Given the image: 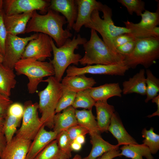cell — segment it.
I'll return each instance as SVG.
<instances>
[{
  "mask_svg": "<svg viewBox=\"0 0 159 159\" xmlns=\"http://www.w3.org/2000/svg\"><path fill=\"white\" fill-rule=\"evenodd\" d=\"M67 23L64 16L52 10L49 9L43 15L34 11L28 23L25 33L34 32L46 34L53 39L56 46L59 47L72 36L70 31L63 28Z\"/></svg>",
  "mask_w": 159,
  "mask_h": 159,
  "instance_id": "obj_1",
  "label": "cell"
},
{
  "mask_svg": "<svg viewBox=\"0 0 159 159\" xmlns=\"http://www.w3.org/2000/svg\"><path fill=\"white\" fill-rule=\"evenodd\" d=\"M90 32V40L83 45L85 54L79 61L81 64L109 65L124 62L125 57L111 51L99 37L97 32L91 29Z\"/></svg>",
  "mask_w": 159,
  "mask_h": 159,
  "instance_id": "obj_2",
  "label": "cell"
},
{
  "mask_svg": "<svg viewBox=\"0 0 159 159\" xmlns=\"http://www.w3.org/2000/svg\"><path fill=\"white\" fill-rule=\"evenodd\" d=\"M87 41V39L82 37L78 34L74 36L72 39H67L62 46L58 47L52 39L51 43L53 54L52 60L49 62L53 67L55 77L59 82L62 80V77L67 68L71 64L78 65L82 56L79 54L74 53L78 49L79 45H83Z\"/></svg>",
  "mask_w": 159,
  "mask_h": 159,
  "instance_id": "obj_3",
  "label": "cell"
},
{
  "mask_svg": "<svg viewBox=\"0 0 159 159\" xmlns=\"http://www.w3.org/2000/svg\"><path fill=\"white\" fill-rule=\"evenodd\" d=\"M100 11L103 13V19L100 18L99 11L95 10L91 14L90 21L84 26L98 32L102 37L103 42L111 51L120 54L115 47L113 40L118 35L129 33L130 31L125 27L115 25L112 19V9L107 5H103Z\"/></svg>",
  "mask_w": 159,
  "mask_h": 159,
  "instance_id": "obj_4",
  "label": "cell"
},
{
  "mask_svg": "<svg viewBox=\"0 0 159 159\" xmlns=\"http://www.w3.org/2000/svg\"><path fill=\"white\" fill-rule=\"evenodd\" d=\"M42 82H47V85L38 92V110L41 114L40 118L44 125L52 129L54 127L55 110L62 95V85L53 76Z\"/></svg>",
  "mask_w": 159,
  "mask_h": 159,
  "instance_id": "obj_5",
  "label": "cell"
},
{
  "mask_svg": "<svg viewBox=\"0 0 159 159\" xmlns=\"http://www.w3.org/2000/svg\"><path fill=\"white\" fill-rule=\"evenodd\" d=\"M14 69L18 75L28 78L27 90L29 93H35L44 77L54 75V69L50 62L39 61L32 58H21L15 64Z\"/></svg>",
  "mask_w": 159,
  "mask_h": 159,
  "instance_id": "obj_6",
  "label": "cell"
},
{
  "mask_svg": "<svg viewBox=\"0 0 159 159\" xmlns=\"http://www.w3.org/2000/svg\"><path fill=\"white\" fill-rule=\"evenodd\" d=\"M159 58V38L138 39L135 48L125 57L124 62L128 68L134 69L138 65L148 68Z\"/></svg>",
  "mask_w": 159,
  "mask_h": 159,
  "instance_id": "obj_7",
  "label": "cell"
},
{
  "mask_svg": "<svg viewBox=\"0 0 159 159\" xmlns=\"http://www.w3.org/2000/svg\"><path fill=\"white\" fill-rule=\"evenodd\" d=\"M24 106L22 124L15 136L32 141L44 125L38 116V103L28 101Z\"/></svg>",
  "mask_w": 159,
  "mask_h": 159,
  "instance_id": "obj_8",
  "label": "cell"
},
{
  "mask_svg": "<svg viewBox=\"0 0 159 159\" xmlns=\"http://www.w3.org/2000/svg\"><path fill=\"white\" fill-rule=\"evenodd\" d=\"M159 4L156 11L152 12L145 10L140 16L138 23L135 24L127 20L124 21L125 27L130 32L127 34L134 39H138L149 37H155L153 28L159 24Z\"/></svg>",
  "mask_w": 159,
  "mask_h": 159,
  "instance_id": "obj_9",
  "label": "cell"
},
{
  "mask_svg": "<svg viewBox=\"0 0 159 159\" xmlns=\"http://www.w3.org/2000/svg\"><path fill=\"white\" fill-rule=\"evenodd\" d=\"M38 33L25 37H21L7 33L5 43V54L2 64L14 69L15 64L21 59L25 48L28 42L36 38Z\"/></svg>",
  "mask_w": 159,
  "mask_h": 159,
  "instance_id": "obj_10",
  "label": "cell"
},
{
  "mask_svg": "<svg viewBox=\"0 0 159 159\" xmlns=\"http://www.w3.org/2000/svg\"><path fill=\"white\" fill-rule=\"evenodd\" d=\"M129 68L124 62L113 64H95L78 67L69 66L67 69V77H71L85 74L123 76Z\"/></svg>",
  "mask_w": 159,
  "mask_h": 159,
  "instance_id": "obj_11",
  "label": "cell"
},
{
  "mask_svg": "<svg viewBox=\"0 0 159 159\" xmlns=\"http://www.w3.org/2000/svg\"><path fill=\"white\" fill-rule=\"evenodd\" d=\"M52 39L46 34L39 33L36 38L27 44L21 59L32 58L43 61L47 58L51 57V52H52Z\"/></svg>",
  "mask_w": 159,
  "mask_h": 159,
  "instance_id": "obj_12",
  "label": "cell"
},
{
  "mask_svg": "<svg viewBox=\"0 0 159 159\" xmlns=\"http://www.w3.org/2000/svg\"><path fill=\"white\" fill-rule=\"evenodd\" d=\"M50 1L44 0H6L4 1L5 14L10 15L33 11L37 10L47 13Z\"/></svg>",
  "mask_w": 159,
  "mask_h": 159,
  "instance_id": "obj_13",
  "label": "cell"
},
{
  "mask_svg": "<svg viewBox=\"0 0 159 159\" xmlns=\"http://www.w3.org/2000/svg\"><path fill=\"white\" fill-rule=\"evenodd\" d=\"M24 112V106L18 102L12 103L8 108L4 118L3 129L7 143L13 138L22 118Z\"/></svg>",
  "mask_w": 159,
  "mask_h": 159,
  "instance_id": "obj_14",
  "label": "cell"
},
{
  "mask_svg": "<svg viewBox=\"0 0 159 159\" xmlns=\"http://www.w3.org/2000/svg\"><path fill=\"white\" fill-rule=\"evenodd\" d=\"M77 6L76 20L72 29L79 32L82 28L90 21L91 14L95 10L100 11L103 4L95 0H76Z\"/></svg>",
  "mask_w": 159,
  "mask_h": 159,
  "instance_id": "obj_15",
  "label": "cell"
},
{
  "mask_svg": "<svg viewBox=\"0 0 159 159\" xmlns=\"http://www.w3.org/2000/svg\"><path fill=\"white\" fill-rule=\"evenodd\" d=\"M49 9L61 13L67 20V29L70 31L72 29L77 15V6L75 0H51Z\"/></svg>",
  "mask_w": 159,
  "mask_h": 159,
  "instance_id": "obj_16",
  "label": "cell"
},
{
  "mask_svg": "<svg viewBox=\"0 0 159 159\" xmlns=\"http://www.w3.org/2000/svg\"><path fill=\"white\" fill-rule=\"evenodd\" d=\"M32 141L14 137L7 143L1 159H26Z\"/></svg>",
  "mask_w": 159,
  "mask_h": 159,
  "instance_id": "obj_17",
  "label": "cell"
},
{
  "mask_svg": "<svg viewBox=\"0 0 159 159\" xmlns=\"http://www.w3.org/2000/svg\"><path fill=\"white\" fill-rule=\"evenodd\" d=\"M33 11L10 15L4 13V22L7 33L17 36L25 33L27 24Z\"/></svg>",
  "mask_w": 159,
  "mask_h": 159,
  "instance_id": "obj_18",
  "label": "cell"
},
{
  "mask_svg": "<svg viewBox=\"0 0 159 159\" xmlns=\"http://www.w3.org/2000/svg\"><path fill=\"white\" fill-rule=\"evenodd\" d=\"M44 125L31 143L26 159H34L50 143L56 139L58 134L48 131Z\"/></svg>",
  "mask_w": 159,
  "mask_h": 159,
  "instance_id": "obj_19",
  "label": "cell"
},
{
  "mask_svg": "<svg viewBox=\"0 0 159 159\" xmlns=\"http://www.w3.org/2000/svg\"><path fill=\"white\" fill-rule=\"evenodd\" d=\"M75 109L72 106L57 113L54 118L53 130L58 134L63 131L78 125L75 114Z\"/></svg>",
  "mask_w": 159,
  "mask_h": 159,
  "instance_id": "obj_20",
  "label": "cell"
},
{
  "mask_svg": "<svg viewBox=\"0 0 159 159\" xmlns=\"http://www.w3.org/2000/svg\"><path fill=\"white\" fill-rule=\"evenodd\" d=\"M108 131L116 139L119 146L138 144L126 130L120 118L115 112L111 118Z\"/></svg>",
  "mask_w": 159,
  "mask_h": 159,
  "instance_id": "obj_21",
  "label": "cell"
},
{
  "mask_svg": "<svg viewBox=\"0 0 159 159\" xmlns=\"http://www.w3.org/2000/svg\"><path fill=\"white\" fill-rule=\"evenodd\" d=\"M94 106L99 130L100 132H107L111 118L115 111L114 107L108 104L106 100L96 101Z\"/></svg>",
  "mask_w": 159,
  "mask_h": 159,
  "instance_id": "obj_22",
  "label": "cell"
},
{
  "mask_svg": "<svg viewBox=\"0 0 159 159\" xmlns=\"http://www.w3.org/2000/svg\"><path fill=\"white\" fill-rule=\"evenodd\" d=\"M96 102L106 100L111 97L122 96V90L118 83H107L86 90Z\"/></svg>",
  "mask_w": 159,
  "mask_h": 159,
  "instance_id": "obj_23",
  "label": "cell"
},
{
  "mask_svg": "<svg viewBox=\"0 0 159 159\" xmlns=\"http://www.w3.org/2000/svg\"><path fill=\"white\" fill-rule=\"evenodd\" d=\"M145 71L141 69L128 80L123 83L122 92L124 95L136 93L142 95H146V84Z\"/></svg>",
  "mask_w": 159,
  "mask_h": 159,
  "instance_id": "obj_24",
  "label": "cell"
},
{
  "mask_svg": "<svg viewBox=\"0 0 159 159\" xmlns=\"http://www.w3.org/2000/svg\"><path fill=\"white\" fill-rule=\"evenodd\" d=\"M90 135L92 148L88 155L82 159H96L107 152L114 149L119 150V145H112L104 140L100 133H93Z\"/></svg>",
  "mask_w": 159,
  "mask_h": 159,
  "instance_id": "obj_25",
  "label": "cell"
},
{
  "mask_svg": "<svg viewBox=\"0 0 159 159\" xmlns=\"http://www.w3.org/2000/svg\"><path fill=\"white\" fill-rule=\"evenodd\" d=\"M96 83L92 77H88L85 74L71 77L66 76L62 80V85L76 93L93 87Z\"/></svg>",
  "mask_w": 159,
  "mask_h": 159,
  "instance_id": "obj_26",
  "label": "cell"
},
{
  "mask_svg": "<svg viewBox=\"0 0 159 159\" xmlns=\"http://www.w3.org/2000/svg\"><path fill=\"white\" fill-rule=\"evenodd\" d=\"M16 83L14 69L0 63V93L9 97L12 89L15 87Z\"/></svg>",
  "mask_w": 159,
  "mask_h": 159,
  "instance_id": "obj_27",
  "label": "cell"
},
{
  "mask_svg": "<svg viewBox=\"0 0 159 159\" xmlns=\"http://www.w3.org/2000/svg\"><path fill=\"white\" fill-rule=\"evenodd\" d=\"M120 155L131 159H154L148 147L144 144L124 145L120 148Z\"/></svg>",
  "mask_w": 159,
  "mask_h": 159,
  "instance_id": "obj_28",
  "label": "cell"
},
{
  "mask_svg": "<svg viewBox=\"0 0 159 159\" xmlns=\"http://www.w3.org/2000/svg\"><path fill=\"white\" fill-rule=\"evenodd\" d=\"M75 114L78 125L87 129L89 131V134L100 133L92 110L75 109Z\"/></svg>",
  "mask_w": 159,
  "mask_h": 159,
  "instance_id": "obj_29",
  "label": "cell"
},
{
  "mask_svg": "<svg viewBox=\"0 0 159 159\" xmlns=\"http://www.w3.org/2000/svg\"><path fill=\"white\" fill-rule=\"evenodd\" d=\"M59 149L56 139L50 143L34 159L70 158Z\"/></svg>",
  "mask_w": 159,
  "mask_h": 159,
  "instance_id": "obj_30",
  "label": "cell"
},
{
  "mask_svg": "<svg viewBox=\"0 0 159 159\" xmlns=\"http://www.w3.org/2000/svg\"><path fill=\"white\" fill-rule=\"evenodd\" d=\"M146 97L145 102L147 103L158 94L159 92V79L155 77L149 69L146 70Z\"/></svg>",
  "mask_w": 159,
  "mask_h": 159,
  "instance_id": "obj_31",
  "label": "cell"
},
{
  "mask_svg": "<svg viewBox=\"0 0 159 159\" xmlns=\"http://www.w3.org/2000/svg\"><path fill=\"white\" fill-rule=\"evenodd\" d=\"M154 128L151 127L148 130L144 128L142 132V137L145 138L143 144L149 148L152 154H156L159 149V135L154 131Z\"/></svg>",
  "mask_w": 159,
  "mask_h": 159,
  "instance_id": "obj_32",
  "label": "cell"
},
{
  "mask_svg": "<svg viewBox=\"0 0 159 159\" xmlns=\"http://www.w3.org/2000/svg\"><path fill=\"white\" fill-rule=\"evenodd\" d=\"M96 101L91 97L86 90L76 93L74 102L72 105L74 109L82 108L92 110Z\"/></svg>",
  "mask_w": 159,
  "mask_h": 159,
  "instance_id": "obj_33",
  "label": "cell"
},
{
  "mask_svg": "<svg viewBox=\"0 0 159 159\" xmlns=\"http://www.w3.org/2000/svg\"><path fill=\"white\" fill-rule=\"evenodd\" d=\"M76 93V92L70 90L62 85V95L57 106L55 113L60 112L62 110L72 106Z\"/></svg>",
  "mask_w": 159,
  "mask_h": 159,
  "instance_id": "obj_34",
  "label": "cell"
},
{
  "mask_svg": "<svg viewBox=\"0 0 159 159\" xmlns=\"http://www.w3.org/2000/svg\"><path fill=\"white\" fill-rule=\"evenodd\" d=\"M117 1L126 8L131 15L134 12L138 16H140L145 10V3L141 0H118Z\"/></svg>",
  "mask_w": 159,
  "mask_h": 159,
  "instance_id": "obj_35",
  "label": "cell"
},
{
  "mask_svg": "<svg viewBox=\"0 0 159 159\" xmlns=\"http://www.w3.org/2000/svg\"><path fill=\"white\" fill-rule=\"evenodd\" d=\"M56 140L60 150L70 158L72 151L70 147L71 143L67 131H63L59 133Z\"/></svg>",
  "mask_w": 159,
  "mask_h": 159,
  "instance_id": "obj_36",
  "label": "cell"
},
{
  "mask_svg": "<svg viewBox=\"0 0 159 159\" xmlns=\"http://www.w3.org/2000/svg\"><path fill=\"white\" fill-rule=\"evenodd\" d=\"M4 11H0V53L4 56L5 54V43L7 33L4 20Z\"/></svg>",
  "mask_w": 159,
  "mask_h": 159,
  "instance_id": "obj_37",
  "label": "cell"
},
{
  "mask_svg": "<svg viewBox=\"0 0 159 159\" xmlns=\"http://www.w3.org/2000/svg\"><path fill=\"white\" fill-rule=\"evenodd\" d=\"M66 131L71 143L77 136L81 135L85 136L89 133L87 129L78 125L70 128Z\"/></svg>",
  "mask_w": 159,
  "mask_h": 159,
  "instance_id": "obj_38",
  "label": "cell"
},
{
  "mask_svg": "<svg viewBox=\"0 0 159 159\" xmlns=\"http://www.w3.org/2000/svg\"><path fill=\"white\" fill-rule=\"evenodd\" d=\"M136 39H134L117 47V51L125 57L131 54L134 50L137 41Z\"/></svg>",
  "mask_w": 159,
  "mask_h": 159,
  "instance_id": "obj_39",
  "label": "cell"
},
{
  "mask_svg": "<svg viewBox=\"0 0 159 159\" xmlns=\"http://www.w3.org/2000/svg\"><path fill=\"white\" fill-rule=\"evenodd\" d=\"M12 103L9 97L0 93V116L5 117L8 108Z\"/></svg>",
  "mask_w": 159,
  "mask_h": 159,
  "instance_id": "obj_40",
  "label": "cell"
},
{
  "mask_svg": "<svg viewBox=\"0 0 159 159\" xmlns=\"http://www.w3.org/2000/svg\"><path fill=\"white\" fill-rule=\"evenodd\" d=\"M134 39L127 33L120 34L116 37L113 40V43L115 47L116 48Z\"/></svg>",
  "mask_w": 159,
  "mask_h": 159,
  "instance_id": "obj_41",
  "label": "cell"
},
{
  "mask_svg": "<svg viewBox=\"0 0 159 159\" xmlns=\"http://www.w3.org/2000/svg\"><path fill=\"white\" fill-rule=\"evenodd\" d=\"M121 156L120 151L114 149L104 153L96 159H113L116 157Z\"/></svg>",
  "mask_w": 159,
  "mask_h": 159,
  "instance_id": "obj_42",
  "label": "cell"
},
{
  "mask_svg": "<svg viewBox=\"0 0 159 159\" xmlns=\"http://www.w3.org/2000/svg\"><path fill=\"white\" fill-rule=\"evenodd\" d=\"M7 144L5 135L3 132H0V157Z\"/></svg>",
  "mask_w": 159,
  "mask_h": 159,
  "instance_id": "obj_43",
  "label": "cell"
},
{
  "mask_svg": "<svg viewBox=\"0 0 159 159\" xmlns=\"http://www.w3.org/2000/svg\"><path fill=\"white\" fill-rule=\"evenodd\" d=\"M152 102L155 103L157 105V110L156 111L152 114L148 115L147 117L150 118L155 116H159V95L155 97L152 100Z\"/></svg>",
  "mask_w": 159,
  "mask_h": 159,
  "instance_id": "obj_44",
  "label": "cell"
},
{
  "mask_svg": "<svg viewBox=\"0 0 159 159\" xmlns=\"http://www.w3.org/2000/svg\"><path fill=\"white\" fill-rule=\"evenodd\" d=\"M70 147L72 151H78L81 149L82 145L74 140L71 143Z\"/></svg>",
  "mask_w": 159,
  "mask_h": 159,
  "instance_id": "obj_45",
  "label": "cell"
},
{
  "mask_svg": "<svg viewBox=\"0 0 159 159\" xmlns=\"http://www.w3.org/2000/svg\"><path fill=\"white\" fill-rule=\"evenodd\" d=\"M75 140L82 145L85 142V135H80L76 138Z\"/></svg>",
  "mask_w": 159,
  "mask_h": 159,
  "instance_id": "obj_46",
  "label": "cell"
},
{
  "mask_svg": "<svg viewBox=\"0 0 159 159\" xmlns=\"http://www.w3.org/2000/svg\"><path fill=\"white\" fill-rule=\"evenodd\" d=\"M4 118V117L0 116V132H3Z\"/></svg>",
  "mask_w": 159,
  "mask_h": 159,
  "instance_id": "obj_47",
  "label": "cell"
},
{
  "mask_svg": "<svg viewBox=\"0 0 159 159\" xmlns=\"http://www.w3.org/2000/svg\"><path fill=\"white\" fill-rule=\"evenodd\" d=\"M60 159H82V158L80 155L77 154L72 158H61Z\"/></svg>",
  "mask_w": 159,
  "mask_h": 159,
  "instance_id": "obj_48",
  "label": "cell"
},
{
  "mask_svg": "<svg viewBox=\"0 0 159 159\" xmlns=\"http://www.w3.org/2000/svg\"><path fill=\"white\" fill-rule=\"evenodd\" d=\"M4 56L0 53V63H2L4 60Z\"/></svg>",
  "mask_w": 159,
  "mask_h": 159,
  "instance_id": "obj_49",
  "label": "cell"
},
{
  "mask_svg": "<svg viewBox=\"0 0 159 159\" xmlns=\"http://www.w3.org/2000/svg\"><path fill=\"white\" fill-rule=\"evenodd\" d=\"M4 4V1L2 0H0V11L2 9V7Z\"/></svg>",
  "mask_w": 159,
  "mask_h": 159,
  "instance_id": "obj_50",
  "label": "cell"
},
{
  "mask_svg": "<svg viewBox=\"0 0 159 159\" xmlns=\"http://www.w3.org/2000/svg\"></svg>",
  "mask_w": 159,
  "mask_h": 159,
  "instance_id": "obj_51",
  "label": "cell"
},
{
  "mask_svg": "<svg viewBox=\"0 0 159 159\" xmlns=\"http://www.w3.org/2000/svg\"></svg>",
  "mask_w": 159,
  "mask_h": 159,
  "instance_id": "obj_52",
  "label": "cell"
}]
</instances>
